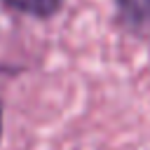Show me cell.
I'll return each instance as SVG.
<instances>
[{
  "label": "cell",
  "mask_w": 150,
  "mask_h": 150,
  "mask_svg": "<svg viewBox=\"0 0 150 150\" xmlns=\"http://www.w3.org/2000/svg\"><path fill=\"white\" fill-rule=\"evenodd\" d=\"M115 21L138 40L150 38V0H115Z\"/></svg>",
  "instance_id": "obj_1"
},
{
  "label": "cell",
  "mask_w": 150,
  "mask_h": 150,
  "mask_svg": "<svg viewBox=\"0 0 150 150\" xmlns=\"http://www.w3.org/2000/svg\"><path fill=\"white\" fill-rule=\"evenodd\" d=\"M7 9L30 16V19H52L63 9L66 0H0Z\"/></svg>",
  "instance_id": "obj_2"
},
{
  "label": "cell",
  "mask_w": 150,
  "mask_h": 150,
  "mask_svg": "<svg viewBox=\"0 0 150 150\" xmlns=\"http://www.w3.org/2000/svg\"><path fill=\"white\" fill-rule=\"evenodd\" d=\"M0 138H2V103H0Z\"/></svg>",
  "instance_id": "obj_3"
}]
</instances>
